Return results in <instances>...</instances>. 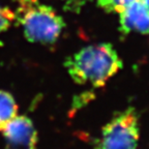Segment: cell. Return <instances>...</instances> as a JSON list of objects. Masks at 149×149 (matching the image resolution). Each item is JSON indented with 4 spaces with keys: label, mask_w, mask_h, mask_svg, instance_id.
Listing matches in <instances>:
<instances>
[{
    "label": "cell",
    "mask_w": 149,
    "mask_h": 149,
    "mask_svg": "<svg viewBox=\"0 0 149 149\" xmlns=\"http://www.w3.org/2000/svg\"><path fill=\"white\" fill-rule=\"evenodd\" d=\"M122 60L108 42L89 45L65 59L64 66L74 83L104 86L122 68Z\"/></svg>",
    "instance_id": "obj_1"
},
{
    "label": "cell",
    "mask_w": 149,
    "mask_h": 149,
    "mask_svg": "<svg viewBox=\"0 0 149 149\" xmlns=\"http://www.w3.org/2000/svg\"><path fill=\"white\" fill-rule=\"evenodd\" d=\"M15 16L30 42L54 44L65 27L64 20L53 7L36 0H20Z\"/></svg>",
    "instance_id": "obj_2"
},
{
    "label": "cell",
    "mask_w": 149,
    "mask_h": 149,
    "mask_svg": "<svg viewBox=\"0 0 149 149\" xmlns=\"http://www.w3.org/2000/svg\"><path fill=\"white\" fill-rule=\"evenodd\" d=\"M139 140L138 116L133 108L115 115L104 126L97 149H137Z\"/></svg>",
    "instance_id": "obj_3"
},
{
    "label": "cell",
    "mask_w": 149,
    "mask_h": 149,
    "mask_svg": "<svg viewBox=\"0 0 149 149\" xmlns=\"http://www.w3.org/2000/svg\"><path fill=\"white\" fill-rule=\"evenodd\" d=\"M7 149H36L37 132L32 120L25 115H18L3 130Z\"/></svg>",
    "instance_id": "obj_4"
},
{
    "label": "cell",
    "mask_w": 149,
    "mask_h": 149,
    "mask_svg": "<svg viewBox=\"0 0 149 149\" xmlns=\"http://www.w3.org/2000/svg\"><path fill=\"white\" fill-rule=\"evenodd\" d=\"M120 14V31L122 34L138 32L149 34V12L139 0L128 4Z\"/></svg>",
    "instance_id": "obj_5"
},
{
    "label": "cell",
    "mask_w": 149,
    "mask_h": 149,
    "mask_svg": "<svg viewBox=\"0 0 149 149\" xmlns=\"http://www.w3.org/2000/svg\"><path fill=\"white\" fill-rule=\"evenodd\" d=\"M18 116V105L9 92L0 90V134L7 124Z\"/></svg>",
    "instance_id": "obj_6"
},
{
    "label": "cell",
    "mask_w": 149,
    "mask_h": 149,
    "mask_svg": "<svg viewBox=\"0 0 149 149\" xmlns=\"http://www.w3.org/2000/svg\"><path fill=\"white\" fill-rule=\"evenodd\" d=\"M135 0H96V3L107 13H120Z\"/></svg>",
    "instance_id": "obj_7"
},
{
    "label": "cell",
    "mask_w": 149,
    "mask_h": 149,
    "mask_svg": "<svg viewBox=\"0 0 149 149\" xmlns=\"http://www.w3.org/2000/svg\"><path fill=\"white\" fill-rule=\"evenodd\" d=\"M15 20L16 16L12 9L0 5V34L8 30Z\"/></svg>",
    "instance_id": "obj_8"
},
{
    "label": "cell",
    "mask_w": 149,
    "mask_h": 149,
    "mask_svg": "<svg viewBox=\"0 0 149 149\" xmlns=\"http://www.w3.org/2000/svg\"><path fill=\"white\" fill-rule=\"evenodd\" d=\"M85 1H87V0H68L66 1V7L68 9H72V10H76L77 8H80Z\"/></svg>",
    "instance_id": "obj_9"
},
{
    "label": "cell",
    "mask_w": 149,
    "mask_h": 149,
    "mask_svg": "<svg viewBox=\"0 0 149 149\" xmlns=\"http://www.w3.org/2000/svg\"><path fill=\"white\" fill-rule=\"evenodd\" d=\"M140 2L144 5V7L149 12V0H139Z\"/></svg>",
    "instance_id": "obj_10"
}]
</instances>
